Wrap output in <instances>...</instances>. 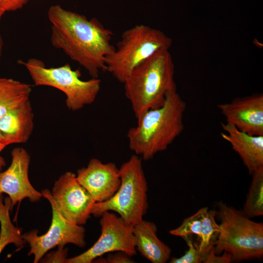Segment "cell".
<instances>
[{
	"label": "cell",
	"mask_w": 263,
	"mask_h": 263,
	"mask_svg": "<svg viewBox=\"0 0 263 263\" xmlns=\"http://www.w3.org/2000/svg\"><path fill=\"white\" fill-rule=\"evenodd\" d=\"M68 249L64 247H58L56 251L46 254L44 257L40 260L41 263H66L67 258Z\"/></svg>",
	"instance_id": "cell-23"
},
{
	"label": "cell",
	"mask_w": 263,
	"mask_h": 263,
	"mask_svg": "<svg viewBox=\"0 0 263 263\" xmlns=\"http://www.w3.org/2000/svg\"><path fill=\"white\" fill-rule=\"evenodd\" d=\"M188 247V249L179 258L172 257L170 263H200L203 261V257L199 252L197 244L194 243L191 235L183 238Z\"/></svg>",
	"instance_id": "cell-22"
},
{
	"label": "cell",
	"mask_w": 263,
	"mask_h": 263,
	"mask_svg": "<svg viewBox=\"0 0 263 263\" xmlns=\"http://www.w3.org/2000/svg\"><path fill=\"white\" fill-rule=\"evenodd\" d=\"M154 223L142 220L133 226L136 249L152 263H165L170 257L171 249L157 236Z\"/></svg>",
	"instance_id": "cell-16"
},
{
	"label": "cell",
	"mask_w": 263,
	"mask_h": 263,
	"mask_svg": "<svg viewBox=\"0 0 263 263\" xmlns=\"http://www.w3.org/2000/svg\"><path fill=\"white\" fill-rule=\"evenodd\" d=\"M2 47H3V40L2 37L0 33V62L1 58L2 52Z\"/></svg>",
	"instance_id": "cell-28"
},
{
	"label": "cell",
	"mask_w": 263,
	"mask_h": 263,
	"mask_svg": "<svg viewBox=\"0 0 263 263\" xmlns=\"http://www.w3.org/2000/svg\"><path fill=\"white\" fill-rule=\"evenodd\" d=\"M34 117L29 99L5 113L0 118V133L3 142L7 146L27 142L33 131Z\"/></svg>",
	"instance_id": "cell-15"
},
{
	"label": "cell",
	"mask_w": 263,
	"mask_h": 263,
	"mask_svg": "<svg viewBox=\"0 0 263 263\" xmlns=\"http://www.w3.org/2000/svg\"><path fill=\"white\" fill-rule=\"evenodd\" d=\"M41 192L52 207V218L50 228L41 236L38 235L37 229L22 235L23 239L30 246L28 255L34 256V263H38L49 250L56 246L64 247L68 244H72L84 247L86 244L84 228L70 222L62 215L49 190L46 189Z\"/></svg>",
	"instance_id": "cell-8"
},
{
	"label": "cell",
	"mask_w": 263,
	"mask_h": 263,
	"mask_svg": "<svg viewBox=\"0 0 263 263\" xmlns=\"http://www.w3.org/2000/svg\"><path fill=\"white\" fill-rule=\"evenodd\" d=\"M51 192L67 220L78 225L86 224L95 202L78 182L75 173L68 171L60 176Z\"/></svg>",
	"instance_id": "cell-10"
},
{
	"label": "cell",
	"mask_w": 263,
	"mask_h": 263,
	"mask_svg": "<svg viewBox=\"0 0 263 263\" xmlns=\"http://www.w3.org/2000/svg\"><path fill=\"white\" fill-rule=\"evenodd\" d=\"M172 43L160 30L135 25L122 33L114 50L105 57V71L123 83L134 68L158 51L169 50Z\"/></svg>",
	"instance_id": "cell-5"
},
{
	"label": "cell",
	"mask_w": 263,
	"mask_h": 263,
	"mask_svg": "<svg viewBox=\"0 0 263 263\" xmlns=\"http://www.w3.org/2000/svg\"><path fill=\"white\" fill-rule=\"evenodd\" d=\"M129 256L125 252L117 251V253H109L105 263H134Z\"/></svg>",
	"instance_id": "cell-26"
},
{
	"label": "cell",
	"mask_w": 263,
	"mask_h": 263,
	"mask_svg": "<svg viewBox=\"0 0 263 263\" xmlns=\"http://www.w3.org/2000/svg\"><path fill=\"white\" fill-rule=\"evenodd\" d=\"M19 63L27 69L35 85L52 87L65 94L66 105L73 111L94 102L100 90V79L92 77L82 80L80 71L73 70L68 63L58 67L47 68L42 60L36 58L26 62L19 60Z\"/></svg>",
	"instance_id": "cell-7"
},
{
	"label": "cell",
	"mask_w": 263,
	"mask_h": 263,
	"mask_svg": "<svg viewBox=\"0 0 263 263\" xmlns=\"http://www.w3.org/2000/svg\"><path fill=\"white\" fill-rule=\"evenodd\" d=\"M0 142H2L4 143L3 141V138H2V136L1 135L0 133Z\"/></svg>",
	"instance_id": "cell-30"
},
{
	"label": "cell",
	"mask_w": 263,
	"mask_h": 263,
	"mask_svg": "<svg viewBox=\"0 0 263 263\" xmlns=\"http://www.w3.org/2000/svg\"><path fill=\"white\" fill-rule=\"evenodd\" d=\"M4 12L2 11L1 9H0V20L1 18H2L3 15L4 14Z\"/></svg>",
	"instance_id": "cell-29"
},
{
	"label": "cell",
	"mask_w": 263,
	"mask_h": 263,
	"mask_svg": "<svg viewBox=\"0 0 263 263\" xmlns=\"http://www.w3.org/2000/svg\"><path fill=\"white\" fill-rule=\"evenodd\" d=\"M226 123L252 135H263V94L237 97L217 105Z\"/></svg>",
	"instance_id": "cell-13"
},
{
	"label": "cell",
	"mask_w": 263,
	"mask_h": 263,
	"mask_svg": "<svg viewBox=\"0 0 263 263\" xmlns=\"http://www.w3.org/2000/svg\"><path fill=\"white\" fill-rule=\"evenodd\" d=\"M216 211L207 207L203 214L202 226L197 247L200 253L204 257L214 247L220 229L215 218Z\"/></svg>",
	"instance_id": "cell-20"
},
{
	"label": "cell",
	"mask_w": 263,
	"mask_h": 263,
	"mask_svg": "<svg viewBox=\"0 0 263 263\" xmlns=\"http://www.w3.org/2000/svg\"><path fill=\"white\" fill-rule=\"evenodd\" d=\"M220 231L214 244L217 255L230 254L232 261L261 259L263 256V224L253 221L243 211L223 202L218 204Z\"/></svg>",
	"instance_id": "cell-4"
},
{
	"label": "cell",
	"mask_w": 263,
	"mask_h": 263,
	"mask_svg": "<svg viewBox=\"0 0 263 263\" xmlns=\"http://www.w3.org/2000/svg\"><path fill=\"white\" fill-rule=\"evenodd\" d=\"M186 107L176 92L169 94L160 107L145 112L128 131L130 149L146 161L167 150L184 131Z\"/></svg>",
	"instance_id": "cell-2"
},
{
	"label": "cell",
	"mask_w": 263,
	"mask_h": 263,
	"mask_svg": "<svg viewBox=\"0 0 263 263\" xmlns=\"http://www.w3.org/2000/svg\"><path fill=\"white\" fill-rule=\"evenodd\" d=\"M30 0H0V9L4 12L22 8Z\"/></svg>",
	"instance_id": "cell-25"
},
{
	"label": "cell",
	"mask_w": 263,
	"mask_h": 263,
	"mask_svg": "<svg viewBox=\"0 0 263 263\" xmlns=\"http://www.w3.org/2000/svg\"><path fill=\"white\" fill-rule=\"evenodd\" d=\"M123 84L136 119L145 112L161 106L169 94L177 92L174 65L169 50H160L139 64Z\"/></svg>",
	"instance_id": "cell-3"
},
{
	"label": "cell",
	"mask_w": 263,
	"mask_h": 263,
	"mask_svg": "<svg viewBox=\"0 0 263 263\" xmlns=\"http://www.w3.org/2000/svg\"><path fill=\"white\" fill-rule=\"evenodd\" d=\"M100 217L101 234L98 240L84 252L67 259L66 263H91L106 253L117 251L131 257L136 254L133 226L110 211L104 212Z\"/></svg>",
	"instance_id": "cell-9"
},
{
	"label": "cell",
	"mask_w": 263,
	"mask_h": 263,
	"mask_svg": "<svg viewBox=\"0 0 263 263\" xmlns=\"http://www.w3.org/2000/svg\"><path fill=\"white\" fill-rule=\"evenodd\" d=\"M6 146H7V145L5 143L0 142V173L2 171L3 168L6 166L5 160L0 155L1 152Z\"/></svg>",
	"instance_id": "cell-27"
},
{
	"label": "cell",
	"mask_w": 263,
	"mask_h": 263,
	"mask_svg": "<svg viewBox=\"0 0 263 263\" xmlns=\"http://www.w3.org/2000/svg\"><path fill=\"white\" fill-rule=\"evenodd\" d=\"M232 261V257L230 254L223 252L221 255L215 253L214 247L204 257L203 263H229Z\"/></svg>",
	"instance_id": "cell-24"
},
{
	"label": "cell",
	"mask_w": 263,
	"mask_h": 263,
	"mask_svg": "<svg viewBox=\"0 0 263 263\" xmlns=\"http://www.w3.org/2000/svg\"><path fill=\"white\" fill-rule=\"evenodd\" d=\"M251 175L252 179L243 210L249 218L263 215V168Z\"/></svg>",
	"instance_id": "cell-19"
},
{
	"label": "cell",
	"mask_w": 263,
	"mask_h": 263,
	"mask_svg": "<svg viewBox=\"0 0 263 263\" xmlns=\"http://www.w3.org/2000/svg\"><path fill=\"white\" fill-rule=\"evenodd\" d=\"M221 126L225 132L221 137L239 155L250 175L263 168V135L247 134L226 122Z\"/></svg>",
	"instance_id": "cell-14"
},
{
	"label": "cell",
	"mask_w": 263,
	"mask_h": 263,
	"mask_svg": "<svg viewBox=\"0 0 263 263\" xmlns=\"http://www.w3.org/2000/svg\"><path fill=\"white\" fill-rule=\"evenodd\" d=\"M10 210H12L11 201L9 197L3 200V195H0V255L9 244H14L18 249L20 250L26 244L19 229L15 227L11 221Z\"/></svg>",
	"instance_id": "cell-18"
},
{
	"label": "cell",
	"mask_w": 263,
	"mask_h": 263,
	"mask_svg": "<svg viewBox=\"0 0 263 263\" xmlns=\"http://www.w3.org/2000/svg\"><path fill=\"white\" fill-rule=\"evenodd\" d=\"M120 185L109 200L95 203L91 214L99 217L106 211L119 214L129 225L133 226L143 220L149 207L148 183L142 158L134 154L119 169Z\"/></svg>",
	"instance_id": "cell-6"
},
{
	"label": "cell",
	"mask_w": 263,
	"mask_h": 263,
	"mask_svg": "<svg viewBox=\"0 0 263 263\" xmlns=\"http://www.w3.org/2000/svg\"><path fill=\"white\" fill-rule=\"evenodd\" d=\"M47 16L51 24V42L83 67L92 78L105 71L104 58L115 47L113 33L97 19L52 5Z\"/></svg>",
	"instance_id": "cell-1"
},
{
	"label": "cell",
	"mask_w": 263,
	"mask_h": 263,
	"mask_svg": "<svg viewBox=\"0 0 263 263\" xmlns=\"http://www.w3.org/2000/svg\"><path fill=\"white\" fill-rule=\"evenodd\" d=\"M76 176L95 203L110 199L121 183L119 169L116 164L104 163L97 158L91 159L86 167L79 169Z\"/></svg>",
	"instance_id": "cell-12"
},
{
	"label": "cell",
	"mask_w": 263,
	"mask_h": 263,
	"mask_svg": "<svg viewBox=\"0 0 263 263\" xmlns=\"http://www.w3.org/2000/svg\"><path fill=\"white\" fill-rule=\"evenodd\" d=\"M207 208L202 207L192 215L185 219L180 226L170 230L169 233L182 238L192 234H195L198 237L202 226L203 214Z\"/></svg>",
	"instance_id": "cell-21"
},
{
	"label": "cell",
	"mask_w": 263,
	"mask_h": 263,
	"mask_svg": "<svg viewBox=\"0 0 263 263\" xmlns=\"http://www.w3.org/2000/svg\"><path fill=\"white\" fill-rule=\"evenodd\" d=\"M31 86L11 78H0V118L29 99Z\"/></svg>",
	"instance_id": "cell-17"
},
{
	"label": "cell",
	"mask_w": 263,
	"mask_h": 263,
	"mask_svg": "<svg viewBox=\"0 0 263 263\" xmlns=\"http://www.w3.org/2000/svg\"><path fill=\"white\" fill-rule=\"evenodd\" d=\"M12 161L8 168L0 173V195L5 193L11 201V209L17 203L28 198L35 203L43 197L32 186L28 177L30 156L22 148L11 151Z\"/></svg>",
	"instance_id": "cell-11"
}]
</instances>
